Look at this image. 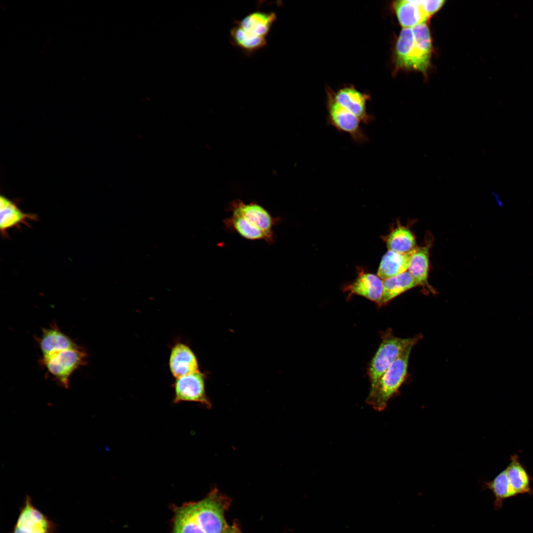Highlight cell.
<instances>
[{"label": "cell", "mask_w": 533, "mask_h": 533, "mask_svg": "<svg viewBox=\"0 0 533 533\" xmlns=\"http://www.w3.org/2000/svg\"><path fill=\"white\" fill-rule=\"evenodd\" d=\"M223 499L215 490L200 501L177 507L171 533H223L228 527Z\"/></svg>", "instance_id": "6da1fadb"}, {"label": "cell", "mask_w": 533, "mask_h": 533, "mask_svg": "<svg viewBox=\"0 0 533 533\" xmlns=\"http://www.w3.org/2000/svg\"><path fill=\"white\" fill-rule=\"evenodd\" d=\"M227 209L231 214L223 220L226 230L247 240L274 244L276 236L273 228L281 222L280 217H273L256 202L246 204L238 199L230 202Z\"/></svg>", "instance_id": "7a4b0ae2"}, {"label": "cell", "mask_w": 533, "mask_h": 533, "mask_svg": "<svg viewBox=\"0 0 533 533\" xmlns=\"http://www.w3.org/2000/svg\"><path fill=\"white\" fill-rule=\"evenodd\" d=\"M432 51L430 31L426 23L403 28L394 47L395 72L414 70L425 75L430 65Z\"/></svg>", "instance_id": "3957f363"}, {"label": "cell", "mask_w": 533, "mask_h": 533, "mask_svg": "<svg viewBox=\"0 0 533 533\" xmlns=\"http://www.w3.org/2000/svg\"><path fill=\"white\" fill-rule=\"evenodd\" d=\"M414 346L406 349L385 372L376 385L370 389L366 402L376 411H383L386 408L388 401L405 381Z\"/></svg>", "instance_id": "277c9868"}, {"label": "cell", "mask_w": 533, "mask_h": 533, "mask_svg": "<svg viewBox=\"0 0 533 533\" xmlns=\"http://www.w3.org/2000/svg\"><path fill=\"white\" fill-rule=\"evenodd\" d=\"M422 337L421 335H418L412 338H399L394 336L390 330L383 333L380 345L368 368L370 389L376 385L383 374L400 354L409 346H415Z\"/></svg>", "instance_id": "5b68a950"}, {"label": "cell", "mask_w": 533, "mask_h": 533, "mask_svg": "<svg viewBox=\"0 0 533 533\" xmlns=\"http://www.w3.org/2000/svg\"><path fill=\"white\" fill-rule=\"evenodd\" d=\"M87 357L86 352L80 346L42 357L39 362L60 386L68 388L71 375L87 363Z\"/></svg>", "instance_id": "8992f818"}, {"label": "cell", "mask_w": 533, "mask_h": 533, "mask_svg": "<svg viewBox=\"0 0 533 533\" xmlns=\"http://www.w3.org/2000/svg\"><path fill=\"white\" fill-rule=\"evenodd\" d=\"M326 107L328 125L341 133H347L357 144H362L368 141V137L361 126V121L335 100L332 91L327 94Z\"/></svg>", "instance_id": "52a82bcc"}, {"label": "cell", "mask_w": 533, "mask_h": 533, "mask_svg": "<svg viewBox=\"0 0 533 533\" xmlns=\"http://www.w3.org/2000/svg\"><path fill=\"white\" fill-rule=\"evenodd\" d=\"M56 527L54 522L34 506L31 497L27 495L10 533H55Z\"/></svg>", "instance_id": "ba28073f"}, {"label": "cell", "mask_w": 533, "mask_h": 533, "mask_svg": "<svg viewBox=\"0 0 533 533\" xmlns=\"http://www.w3.org/2000/svg\"><path fill=\"white\" fill-rule=\"evenodd\" d=\"M173 387L174 403L195 402L207 408L211 407V403L206 394L205 376L200 371L176 379Z\"/></svg>", "instance_id": "9c48e42d"}, {"label": "cell", "mask_w": 533, "mask_h": 533, "mask_svg": "<svg viewBox=\"0 0 533 533\" xmlns=\"http://www.w3.org/2000/svg\"><path fill=\"white\" fill-rule=\"evenodd\" d=\"M0 234L3 238L9 237V229L15 228L19 229L21 225L31 227L29 222L38 220L36 214L23 212L16 200L2 194L0 196Z\"/></svg>", "instance_id": "30bf717a"}, {"label": "cell", "mask_w": 533, "mask_h": 533, "mask_svg": "<svg viewBox=\"0 0 533 533\" xmlns=\"http://www.w3.org/2000/svg\"><path fill=\"white\" fill-rule=\"evenodd\" d=\"M333 94L335 100L355 115L362 123L368 124L374 119V116L367 111V103L370 99L369 95L352 86L344 87Z\"/></svg>", "instance_id": "8fae6325"}, {"label": "cell", "mask_w": 533, "mask_h": 533, "mask_svg": "<svg viewBox=\"0 0 533 533\" xmlns=\"http://www.w3.org/2000/svg\"><path fill=\"white\" fill-rule=\"evenodd\" d=\"M433 236L427 233L424 244L417 247L411 253L408 272L414 278L418 286L426 288L433 293L435 291L428 283L429 252L433 243Z\"/></svg>", "instance_id": "7c38bea8"}, {"label": "cell", "mask_w": 533, "mask_h": 533, "mask_svg": "<svg viewBox=\"0 0 533 533\" xmlns=\"http://www.w3.org/2000/svg\"><path fill=\"white\" fill-rule=\"evenodd\" d=\"M277 16L273 11L257 10L251 12L241 20L234 21L246 36L255 39H266Z\"/></svg>", "instance_id": "4fadbf2b"}, {"label": "cell", "mask_w": 533, "mask_h": 533, "mask_svg": "<svg viewBox=\"0 0 533 533\" xmlns=\"http://www.w3.org/2000/svg\"><path fill=\"white\" fill-rule=\"evenodd\" d=\"M169 365L173 376L178 379L199 371L197 359L190 348L178 343L172 348Z\"/></svg>", "instance_id": "5bb4252c"}, {"label": "cell", "mask_w": 533, "mask_h": 533, "mask_svg": "<svg viewBox=\"0 0 533 533\" xmlns=\"http://www.w3.org/2000/svg\"><path fill=\"white\" fill-rule=\"evenodd\" d=\"M348 297L358 295L378 304L383 291V281L377 275L360 272L356 280L344 289Z\"/></svg>", "instance_id": "9a60e30c"}, {"label": "cell", "mask_w": 533, "mask_h": 533, "mask_svg": "<svg viewBox=\"0 0 533 533\" xmlns=\"http://www.w3.org/2000/svg\"><path fill=\"white\" fill-rule=\"evenodd\" d=\"M37 341L42 357L57 351L80 347L61 331L56 323L42 328L40 337Z\"/></svg>", "instance_id": "2e32d148"}, {"label": "cell", "mask_w": 533, "mask_h": 533, "mask_svg": "<svg viewBox=\"0 0 533 533\" xmlns=\"http://www.w3.org/2000/svg\"><path fill=\"white\" fill-rule=\"evenodd\" d=\"M392 8L403 28L425 23L430 18L423 7L421 0H397L392 3Z\"/></svg>", "instance_id": "e0dca14e"}, {"label": "cell", "mask_w": 533, "mask_h": 533, "mask_svg": "<svg viewBox=\"0 0 533 533\" xmlns=\"http://www.w3.org/2000/svg\"><path fill=\"white\" fill-rule=\"evenodd\" d=\"M383 238L388 250L398 253L410 254L417 247L414 233L399 222Z\"/></svg>", "instance_id": "ac0fdd59"}, {"label": "cell", "mask_w": 533, "mask_h": 533, "mask_svg": "<svg viewBox=\"0 0 533 533\" xmlns=\"http://www.w3.org/2000/svg\"><path fill=\"white\" fill-rule=\"evenodd\" d=\"M416 281L408 271L383 281V291L381 298L377 304L380 307L386 305L396 297L418 286Z\"/></svg>", "instance_id": "d6986e66"}, {"label": "cell", "mask_w": 533, "mask_h": 533, "mask_svg": "<svg viewBox=\"0 0 533 533\" xmlns=\"http://www.w3.org/2000/svg\"><path fill=\"white\" fill-rule=\"evenodd\" d=\"M411 253L402 254L388 250L382 257L377 275L385 280L407 271Z\"/></svg>", "instance_id": "ffe728a7"}, {"label": "cell", "mask_w": 533, "mask_h": 533, "mask_svg": "<svg viewBox=\"0 0 533 533\" xmlns=\"http://www.w3.org/2000/svg\"><path fill=\"white\" fill-rule=\"evenodd\" d=\"M505 470L509 483L516 495H533L531 487L533 479L520 462L518 456L514 455L511 457L510 462Z\"/></svg>", "instance_id": "44dd1931"}, {"label": "cell", "mask_w": 533, "mask_h": 533, "mask_svg": "<svg viewBox=\"0 0 533 533\" xmlns=\"http://www.w3.org/2000/svg\"><path fill=\"white\" fill-rule=\"evenodd\" d=\"M482 489L489 490L493 493L495 498L494 502L495 510H499L502 508L505 499L517 495L509 483L505 469L492 481L484 482Z\"/></svg>", "instance_id": "7402d4cb"}, {"label": "cell", "mask_w": 533, "mask_h": 533, "mask_svg": "<svg viewBox=\"0 0 533 533\" xmlns=\"http://www.w3.org/2000/svg\"><path fill=\"white\" fill-rule=\"evenodd\" d=\"M421 1L423 7L429 17L438 11L445 2L443 0Z\"/></svg>", "instance_id": "603a6c76"}, {"label": "cell", "mask_w": 533, "mask_h": 533, "mask_svg": "<svg viewBox=\"0 0 533 533\" xmlns=\"http://www.w3.org/2000/svg\"><path fill=\"white\" fill-rule=\"evenodd\" d=\"M492 194L493 197H494L495 201L497 206L500 208H503L504 206V203L500 195L495 191L492 192Z\"/></svg>", "instance_id": "cb8c5ba5"}, {"label": "cell", "mask_w": 533, "mask_h": 533, "mask_svg": "<svg viewBox=\"0 0 533 533\" xmlns=\"http://www.w3.org/2000/svg\"><path fill=\"white\" fill-rule=\"evenodd\" d=\"M223 533H241L236 528L234 527H228Z\"/></svg>", "instance_id": "d4e9b609"}]
</instances>
